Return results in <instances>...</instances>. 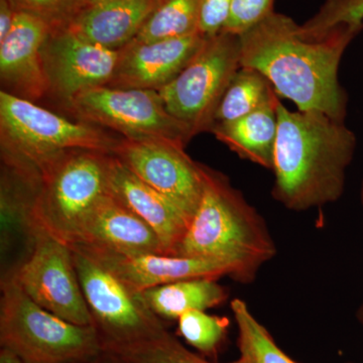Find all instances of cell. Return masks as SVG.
<instances>
[{"label":"cell","instance_id":"cell-1","mask_svg":"<svg viewBox=\"0 0 363 363\" xmlns=\"http://www.w3.org/2000/svg\"><path fill=\"white\" fill-rule=\"evenodd\" d=\"M362 28L340 26L322 39H308L292 18L272 11L240 35V67L262 73L298 111H321L344 121L347 94L339 83V65Z\"/></svg>","mask_w":363,"mask_h":363},{"label":"cell","instance_id":"cell-2","mask_svg":"<svg viewBox=\"0 0 363 363\" xmlns=\"http://www.w3.org/2000/svg\"><path fill=\"white\" fill-rule=\"evenodd\" d=\"M357 145L344 121L321 111H292L279 101L272 197L294 212L337 202Z\"/></svg>","mask_w":363,"mask_h":363},{"label":"cell","instance_id":"cell-3","mask_svg":"<svg viewBox=\"0 0 363 363\" xmlns=\"http://www.w3.org/2000/svg\"><path fill=\"white\" fill-rule=\"evenodd\" d=\"M201 199L177 257L226 264L230 279L248 285L277 255L264 217L220 172L202 164Z\"/></svg>","mask_w":363,"mask_h":363},{"label":"cell","instance_id":"cell-4","mask_svg":"<svg viewBox=\"0 0 363 363\" xmlns=\"http://www.w3.org/2000/svg\"><path fill=\"white\" fill-rule=\"evenodd\" d=\"M119 138L79 121H70L37 102L0 91L1 164L35 181L40 167L69 150L112 154Z\"/></svg>","mask_w":363,"mask_h":363},{"label":"cell","instance_id":"cell-5","mask_svg":"<svg viewBox=\"0 0 363 363\" xmlns=\"http://www.w3.org/2000/svg\"><path fill=\"white\" fill-rule=\"evenodd\" d=\"M0 345L25 363H88L104 352L94 325L81 326L47 311L16 279H0Z\"/></svg>","mask_w":363,"mask_h":363},{"label":"cell","instance_id":"cell-6","mask_svg":"<svg viewBox=\"0 0 363 363\" xmlns=\"http://www.w3.org/2000/svg\"><path fill=\"white\" fill-rule=\"evenodd\" d=\"M111 155L69 150L40 167L33 210L40 229L66 245L74 242L91 211L108 194Z\"/></svg>","mask_w":363,"mask_h":363},{"label":"cell","instance_id":"cell-7","mask_svg":"<svg viewBox=\"0 0 363 363\" xmlns=\"http://www.w3.org/2000/svg\"><path fill=\"white\" fill-rule=\"evenodd\" d=\"M240 69V35L221 32L206 39L194 58L159 92L169 113L195 136L211 130L222 98Z\"/></svg>","mask_w":363,"mask_h":363},{"label":"cell","instance_id":"cell-8","mask_svg":"<svg viewBox=\"0 0 363 363\" xmlns=\"http://www.w3.org/2000/svg\"><path fill=\"white\" fill-rule=\"evenodd\" d=\"M70 247L104 351L142 342L167 330L166 322L150 309L142 293L133 291L84 252Z\"/></svg>","mask_w":363,"mask_h":363},{"label":"cell","instance_id":"cell-9","mask_svg":"<svg viewBox=\"0 0 363 363\" xmlns=\"http://www.w3.org/2000/svg\"><path fill=\"white\" fill-rule=\"evenodd\" d=\"M65 111L76 121L133 140H166L186 147L193 133L167 109L159 90L100 86L81 93Z\"/></svg>","mask_w":363,"mask_h":363},{"label":"cell","instance_id":"cell-10","mask_svg":"<svg viewBox=\"0 0 363 363\" xmlns=\"http://www.w3.org/2000/svg\"><path fill=\"white\" fill-rule=\"evenodd\" d=\"M13 278L47 311L73 324L93 325L71 247L42 229L32 255Z\"/></svg>","mask_w":363,"mask_h":363},{"label":"cell","instance_id":"cell-11","mask_svg":"<svg viewBox=\"0 0 363 363\" xmlns=\"http://www.w3.org/2000/svg\"><path fill=\"white\" fill-rule=\"evenodd\" d=\"M112 155L192 220L201 199L203 171L202 164L193 161L185 147L166 140L121 138Z\"/></svg>","mask_w":363,"mask_h":363},{"label":"cell","instance_id":"cell-12","mask_svg":"<svg viewBox=\"0 0 363 363\" xmlns=\"http://www.w3.org/2000/svg\"><path fill=\"white\" fill-rule=\"evenodd\" d=\"M121 55V50L92 44L68 28H54L43 48L49 96L65 107L81 93L108 85Z\"/></svg>","mask_w":363,"mask_h":363},{"label":"cell","instance_id":"cell-13","mask_svg":"<svg viewBox=\"0 0 363 363\" xmlns=\"http://www.w3.org/2000/svg\"><path fill=\"white\" fill-rule=\"evenodd\" d=\"M52 30L39 16L16 11L11 32L0 42L2 91L33 102L49 96L43 48Z\"/></svg>","mask_w":363,"mask_h":363},{"label":"cell","instance_id":"cell-14","mask_svg":"<svg viewBox=\"0 0 363 363\" xmlns=\"http://www.w3.org/2000/svg\"><path fill=\"white\" fill-rule=\"evenodd\" d=\"M206 38L199 33L149 44L131 42L121 49L109 87L161 90L201 49Z\"/></svg>","mask_w":363,"mask_h":363},{"label":"cell","instance_id":"cell-15","mask_svg":"<svg viewBox=\"0 0 363 363\" xmlns=\"http://www.w3.org/2000/svg\"><path fill=\"white\" fill-rule=\"evenodd\" d=\"M108 193L138 215L159 236L164 253L178 255L191 218L161 193L140 180L118 157L111 155L107 171Z\"/></svg>","mask_w":363,"mask_h":363},{"label":"cell","instance_id":"cell-16","mask_svg":"<svg viewBox=\"0 0 363 363\" xmlns=\"http://www.w3.org/2000/svg\"><path fill=\"white\" fill-rule=\"evenodd\" d=\"M69 247L84 252L138 293L182 279L230 278L229 267L214 260L164 255L131 257L79 245Z\"/></svg>","mask_w":363,"mask_h":363},{"label":"cell","instance_id":"cell-17","mask_svg":"<svg viewBox=\"0 0 363 363\" xmlns=\"http://www.w3.org/2000/svg\"><path fill=\"white\" fill-rule=\"evenodd\" d=\"M69 245L131 257L166 255L152 227L109 193L91 211L75 240Z\"/></svg>","mask_w":363,"mask_h":363},{"label":"cell","instance_id":"cell-18","mask_svg":"<svg viewBox=\"0 0 363 363\" xmlns=\"http://www.w3.org/2000/svg\"><path fill=\"white\" fill-rule=\"evenodd\" d=\"M35 184L1 166L0 253L1 278H11L32 255L40 229L33 218Z\"/></svg>","mask_w":363,"mask_h":363},{"label":"cell","instance_id":"cell-19","mask_svg":"<svg viewBox=\"0 0 363 363\" xmlns=\"http://www.w3.org/2000/svg\"><path fill=\"white\" fill-rule=\"evenodd\" d=\"M162 0H106L87 4L64 28L108 50L118 51L135 39Z\"/></svg>","mask_w":363,"mask_h":363},{"label":"cell","instance_id":"cell-20","mask_svg":"<svg viewBox=\"0 0 363 363\" xmlns=\"http://www.w3.org/2000/svg\"><path fill=\"white\" fill-rule=\"evenodd\" d=\"M279 96L262 108L233 121L215 123L211 133L241 159L272 169L278 136Z\"/></svg>","mask_w":363,"mask_h":363},{"label":"cell","instance_id":"cell-21","mask_svg":"<svg viewBox=\"0 0 363 363\" xmlns=\"http://www.w3.org/2000/svg\"><path fill=\"white\" fill-rule=\"evenodd\" d=\"M218 279H182L143 291L142 296L154 314L162 321L178 320L191 310L208 309L223 304L228 298L226 288Z\"/></svg>","mask_w":363,"mask_h":363},{"label":"cell","instance_id":"cell-22","mask_svg":"<svg viewBox=\"0 0 363 363\" xmlns=\"http://www.w3.org/2000/svg\"><path fill=\"white\" fill-rule=\"evenodd\" d=\"M277 96L279 95L271 82L262 73L240 67L222 98L215 114V123L233 121L247 116Z\"/></svg>","mask_w":363,"mask_h":363},{"label":"cell","instance_id":"cell-23","mask_svg":"<svg viewBox=\"0 0 363 363\" xmlns=\"http://www.w3.org/2000/svg\"><path fill=\"white\" fill-rule=\"evenodd\" d=\"M202 0H162L133 42L149 44L198 33Z\"/></svg>","mask_w":363,"mask_h":363},{"label":"cell","instance_id":"cell-24","mask_svg":"<svg viewBox=\"0 0 363 363\" xmlns=\"http://www.w3.org/2000/svg\"><path fill=\"white\" fill-rule=\"evenodd\" d=\"M230 308L238 326L240 363H298L277 345L245 301L234 298Z\"/></svg>","mask_w":363,"mask_h":363},{"label":"cell","instance_id":"cell-25","mask_svg":"<svg viewBox=\"0 0 363 363\" xmlns=\"http://www.w3.org/2000/svg\"><path fill=\"white\" fill-rule=\"evenodd\" d=\"M106 352L119 363H214L191 352L168 329L156 337Z\"/></svg>","mask_w":363,"mask_h":363},{"label":"cell","instance_id":"cell-26","mask_svg":"<svg viewBox=\"0 0 363 363\" xmlns=\"http://www.w3.org/2000/svg\"><path fill=\"white\" fill-rule=\"evenodd\" d=\"M179 334L205 357H215L225 340L229 320L201 310L184 313L178 320Z\"/></svg>","mask_w":363,"mask_h":363},{"label":"cell","instance_id":"cell-27","mask_svg":"<svg viewBox=\"0 0 363 363\" xmlns=\"http://www.w3.org/2000/svg\"><path fill=\"white\" fill-rule=\"evenodd\" d=\"M348 25H363V0H325L319 11L300 26V32L308 39H322Z\"/></svg>","mask_w":363,"mask_h":363},{"label":"cell","instance_id":"cell-28","mask_svg":"<svg viewBox=\"0 0 363 363\" xmlns=\"http://www.w3.org/2000/svg\"><path fill=\"white\" fill-rule=\"evenodd\" d=\"M16 11L39 16L54 28H64L80 11L84 0H9Z\"/></svg>","mask_w":363,"mask_h":363},{"label":"cell","instance_id":"cell-29","mask_svg":"<svg viewBox=\"0 0 363 363\" xmlns=\"http://www.w3.org/2000/svg\"><path fill=\"white\" fill-rule=\"evenodd\" d=\"M274 0H233L230 13L222 32L241 35L264 20Z\"/></svg>","mask_w":363,"mask_h":363},{"label":"cell","instance_id":"cell-30","mask_svg":"<svg viewBox=\"0 0 363 363\" xmlns=\"http://www.w3.org/2000/svg\"><path fill=\"white\" fill-rule=\"evenodd\" d=\"M233 0H202L198 33L209 39L220 33L230 13Z\"/></svg>","mask_w":363,"mask_h":363},{"label":"cell","instance_id":"cell-31","mask_svg":"<svg viewBox=\"0 0 363 363\" xmlns=\"http://www.w3.org/2000/svg\"><path fill=\"white\" fill-rule=\"evenodd\" d=\"M16 11L9 0H0V42L6 39L13 28Z\"/></svg>","mask_w":363,"mask_h":363},{"label":"cell","instance_id":"cell-32","mask_svg":"<svg viewBox=\"0 0 363 363\" xmlns=\"http://www.w3.org/2000/svg\"><path fill=\"white\" fill-rule=\"evenodd\" d=\"M0 363H25L13 351L1 347L0 350Z\"/></svg>","mask_w":363,"mask_h":363},{"label":"cell","instance_id":"cell-33","mask_svg":"<svg viewBox=\"0 0 363 363\" xmlns=\"http://www.w3.org/2000/svg\"><path fill=\"white\" fill-rule=\"evenodd\" d=\"M92 363H119L113 355L104 351L99 357H97Z\"/></svg>","mask_w":363,"mask_h":363},{"label":"cell","instance_id":"cell-34","mask_svg":"<svg viewBox=\"0 0 363 363\" xmlns=\"http://www.w3.org/2000/svg\"><path fill=\"white\" fill-rule=\"evenodd\" d=\"M357 317L359 319L360 323L363 325V302L359 306V308H358Z\"/></svg>","mask_w":363,"mask_h":363},{"label":"cell","instance_id":"cell-35","mask_svg":"<svg viewBox=\"0 0 363 363\" xmlns=\"http://www.w3.org/2000/svg\"><path fill=\"white\" fill-rule=\"evenodd\" d=\"M359 201H360V205H362V210H363V179L362 181V184H360Z\"/></svg>","mask_w":363,"mask_h":363},{"label":"cell","instance_id":"cell-36","mask_svg":"<svg viewBox=\"0 0 363 363\" xmlns=\"http://www.w3.org/2000/svg\"><path fill=\"white\" fill-rule=\"evenodd\" d=\"M106 1V0H84V4L83 6H87V4H97V2Z\"/></svg>","mask_w":363,"mask_h":363},{"label":"cell","instance_id":"cell-37","mask_svg":"<svg viewBox=\"0 0 363 363\" xmlns=\"http://www.w3.org/2000/svg\"><path fill=\"white\" fill-rule=\"evenodd\" d=\"M93 362H94V360H93ZM92 362H88V363H92Z\"/></svg>","mask_w":363,"mask_h":363}]
</instances>
